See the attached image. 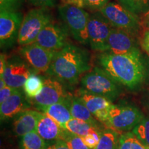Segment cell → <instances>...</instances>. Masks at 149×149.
<instances>
[{
	"instance_id": "6da1fadb",
	"label": "cell",
	"mask_w": 149,
	"mask_h": 149,
	"mask_svg": "<svg viewBox=\"0 0 149 149\" xmlns=\"http://www.w3.org/2000/svg\"><path fill=\"white\" fill-rule=\"evenodd\" d=\"M99 62L115 81L130 90L139 88L146 79V65L140 50L122 54L102 53Z\"/></svg>"
},
{
	"instance_id": "7a4b0ae2",
	"label": "cell",
	"mask_w": 149,
	"mask_h": 149,
	"mask_svg": "<svg viewBox=\"0 0 149 149\" xmlns=\"http://www.w3.org/2000/svg\"><path fill=\"white\" fill-rule=\"evenodd\" d=\"M90 68L88 51L68 44L56 53L47 73L59 81L74 84Z\"/></svg>"
},
{
	"instance_id": "3957f363",
	"label": "cell",
	"mask_w": 149,
	"mask_h": 149,
	"mask_svg": "<svg viewBox=\"0 0 149 149\" xmlns=\"http://www.w3.org/2000/svg\"><path fill=\"white\" fill-rule=\"evenodd\" d=\"M58 12L72 38L79 44L89 45L88 22L90 14L84 8L70 3L59 6Z\"/></svg>"
},
{
	"instance_id": "277c9868",
	"label": "cell",
	"mask_w": 149,
	"mask_h": 149,
	"mask_svg": "<svg viewBox=\"0 0 149 149\" xmlns=\"http://www.w3.org/2000/svg\"><path fill=\"white\" fill-rule=\"evenodd\" d=\"M82 88L92 93L104 97L111 101L115 100L120 95L117 82L102 68L95 66L91 71L81 77Z\"/></svg>"
},
{
	"instance_id": "5b68a950",
	"label": "cell",
	"mask_w": 149,
	"mask_h": 149,
	"mask_svg": "<svg viewBox=\"0 0 149 149\" xmlns=\"http://www.w3.org/2000/svg\"><path fill=\"white\" fill-rule=\"evenodd\" d=\"M48 8H35L26 14L19 31L17 44L23 46L35 42L42 29L51 22Z\"/></svg>"
},
{
	"instance_id": "8992f818",
	"label": "cell",
	"mask_w": 149,
	"mask_h": 149,
	"mask_svg": "<svg viewBox=\"0 0 149 149\" xmlns=\"http://www.w3.org/2000/svg\"><path fill=\"white\" fill-rule=\"evenodd\" d=\"M99 12L113 28L122 30L133 35L137 34L140 29L141 22L137 15L128 10L120 3L110 1Z\"/></svg>"
},
{
	"instance_id": "52a82bcc",
	"label": "cell",
	"mask_w": 149,
	"mask_h": 149,
	"mask_svg": "<svg viewBox=\"0 0 149 149\" xmlns=\"http://www.w3.org/2000/svg\"><path fill=\"white\" fill-rule=\"evenodd\" d=\"M144 118V115L137 108L113 104L105 124L117 132H128L133 130Z\"/></svg>"
},
{
	"instance_id": "ba28073f",
	"label": "cell",
	"mask_w": 149,
	"mask_h": 149,
	"mask_svg": "<svg viewBox=\"0 0 149 149\" xmlns=\"http://www.w3.org/2000/svg\"><path fill=\"white\" fill-rule=\"evenodd\" d=\"M112 26L102 15L94 13L89 15L88 35L89 46L93 51L104 53Z\"/></svg>"
},
{
	"instance_id": "9c48e42d",
	"label": "cell",
	"mask_w": 149,
	"mask_h": 149,
	"mask_svg": "<svg viewBox=\"0 0 149 149\" xmlns=\"http://www.w3.org/2000/svg\"><path fill=\"white\" fill-rule=\"evenodd\" d=\"M23 17L16 10L0 11V45L1 48H10L17 42L19 31Z\"/></svg>"
},
{
	"instance_id": "30bf717a",
	"label": "cell",
	"mask_w": 149,
	"mask_h": 149,
	"mask_svg": "<svg viewBox=\"0 0 149 149\" xmlns=\"http://www.w3.org/2000/svg\"><path fill=\"white\" fill-rule=\"evenodd\" d=\"M20 55L31 68L39 72H47L57 52L42 47L36 42L22 46Z\"/></svg>"
},
{
	"instance_id": "8fae6325",
	"label": "cell",
	"mask_w": 149,
	"mask_h": 149,
	"mask_svg": "<svg viewBox=\"0 0 149 149\" xmlns=\"http://www.w3.org/2000/svg\"><path fill=\"white\" fill-rule=\"evenodd\" d=\"M68 33L65 26L51 21L42 29L35 42L46 49L57 52L68 44Z\"/></svg>"
},
{
	"instance_id": "7c38bea8",
	"label": "cell",
	"mask_w": 149,
	"mask_h": 149,
	"mask_svg": "<svg viewBox=\"0 0 149 149\" xmlns=\"http://www.w3.org/2000/svg\"><path fill=\"white\" fill-rule=\"evenodd\" d=\"M69 98L60 81L55 78H47L44 80L42 91L33 100L38 109L41 110L44 107L66 101Z\"/></svg>"
},
{
	"instance_id": "4fadbf2b",
	"label": "cell",
	"mask_w": 149,
	"mask_h": 149,
	"mask_svg": "<svg viewBox=\"0 0 149 149\" xmlns=\"http://www.w3.org/2000/svg\"><path fill=\"white\" fill-rule=\"evenodd\" d=\"M77 97L83 102L97 120L104 124L107 122L109 111L113 105L112 101L104 97L92 94L83 88L78 91Z\"/></svg>"
},
{
	"instance_id": "5bb4252c",
	"label": "cell",
	"mask_w": 149,
	"mask_h": 149,
	"mask_svg": "<svg viewBox=\"0 0 149 149\" xmlns=\"http://www.w3.org/2000/svg\"><path fill=\"white\" fill-rule=\"evenodd\" d=\"M136 50L139 49L134 35L122 30L113 28L107 40L104 53L122 54Z\"/></svg>"
},
{
	"instance_id": "9a60e30c",
	"label": "cell",
	"mask_w": 149,
	"mask_h": 149,
	"mask_svg": "<svg viewBox=\"0 0 149 149\" xmlns=\"http://www.w3.org/2000/svg\"><path fill=\"white\" fill-rule=\"evenodd\" d=\"M31 73L26 64L19 59L7 61L2 77L9 86L19 89L23 87L26 79Z\"/></svg>"
},
{
	"instance_id": "2e32d148",
	"label": "cell",
	"mask_w": 149,
	"mask_h": 149,
	"mask_svg": "<svg viewBox=\"0 0 149 149\" xmlns=\"http://www.w3.org/2000/svg\"><path fill=\"white\" fill-rule=\"evenodd\" d=\"M29 106L23 95L19 90L5 100L0 106L1 120H8L26 111Z\"/></svg>"
},
{
	"instance_id": "e0dca14e",
	"label": "cell",
	"mask_w": 149,
	"mask_h": 149,
	"mask_svg": "<svg viewBox=\"0 0 149 149\" xmlns=\"http://www.w3.org/2000/svg\"><path fill=\"white\" fill-rule=\"evenodd\" d=\"M42 113L36 111H26L19 115L13 123L14 133L17 136H23L37 130L39 120Z\"/></svg>"
},
{
	"instance_id": "ac0fdd59",
	"label": "cell",
	"mask_w": 149,
	"mask_h": 149,
	"mask_svg": "<svg viewBox=\"0 0 149 149\" xmlns=\"http://www.w3.org/2000/svg\"><path fill=\"white\" fill-rule=\"evenodd\" d=\"M64 130L65 128H63L45 113H42L37 128V132L39 135L44 140L47 141L61 139Z\"/></svg>"
},
{
	"instance_id": "d6986e66",
	"label": "cell",
	"mask_w": 149,
	"mask_h": 149,
	"mask_svg": "<svg viewBox=\"0 0 149 149\" xmlns=\"http://www.w3.org/2000/svg\"><path fill=\"white\" fill-rule=\"evenodd\" d=\"M70 101L71 98L70 97L64 102L42 108L41 111H43L44 113L51 117L61 127L64 128L65 124L72 118L70 109Z\"/></svg>"
},
{
	"instance_id": "ffe728a7",
	"label": "cell",
	"mask_w": 149,
	"mask_h": 149,
	"mask_svg": "<svg viewBox=\"0 0 149 149\" xmlns=\"http://www.w3.org/2000/svg\"><path fill=\"white\" fill-rule=\"evenodd\" d=\"M70 113L73 118H77L88 123L94 128L98 129L97 120L93 117L92 113L85 106L83 102L77 97L71 98L70 106Z\"/></svg>"
},
{
	"instance_id": "44dd1931",
	"label": "cell",
	"mask_w": 149,
	"mask_h": 149,
	"mask_svg": "<svg viewBox=\"0 0 149 149\" xmlns=\"http://www.w3.org/2000/svg\"><path fill=\"white\" fill-rule=\"evenodd\" d=\"M120 136L116 130L109 128L100 134V139L95 149H117Z\"/></svg>"
},
{
	"instance_id": "7402d4cb",
	"label": "cell",
	"mask_w": 149,
	"mask_h": 149,
	"mask_svg": "<svg viewBox=\"0 0 149 149\" xmlns=\"http://www.w3.org/2000/svg\"><path fill=\"white\" fill-rule=\"evenodd\" d=\"M46 146L44 139L37 130L23 135L20 141L21 149H46Z\"/></svg>"
},
{
	"instance_id": "603a6c76",
	"label": "cell",
	"mask_w": 149,
	"mask_h": 149,
	"mask_svg": "<svg viewBox=\"0 0 149 149\" xmlns=\"http://www.w3.org/2000/svg\"><path fill=\"white\" fill-rule=\"evenodd\" d=\"M64 128L70 133L75 134L81 137H84L93 130L97 129L88 123L73 117L65 124Z\"/></svg>"
},
{
	"instance_id": "cb8c5ba5",
	"label": "cell",
	"mask_w": 149,
	"mask_h": 149,
	"mask_svg": "<svg viewBox=\"0 0 149 149\" xmlns=\"http://www.w3.org/2000/svg\"><path fill=\"white\" fill-rule=\"evenodd\" d=\"M44 86V80L35 74H31L23 86L24 93L28 97L33 99L40 94Z\"/></svg>"
},
{
	"instance_id": "d4e9b609",
	"label": "cell",
	"mask_w": 149,
	"mask_h": 149,
	"mask_svg": "<svg viewBox=\"0 0 149 149\" xmlns=\"http://www.w3.org/2000/svg\"><path fill=\"white\" fill-rule=\"evenodd\" d=\"M117 149H148L137 137L132 133L127 132L120 135Z\"/></svg>"
},
{
	"instance_id": "484cf974",
	"label": "cell",
	"mask_w": 149,
	"mask_h": 149,
	"mask_svg": "<svg viewBox=\"0 0 149 149\" xmlns=\"http://www.w3.org/2000/svg\"><path fill=\"white\" fill-rule=\"evenodd\" d=\"M119 3L135 15L149 10V0H117Z\"/></svg>"
},
{
	"instance_id": "4316f807",
	"label": "cell",
	"mask_w": 149,
	"mask_h": 149,
	"mask_svg": "<svg viewBox=\"0 0 149 149\" xmlns=\"http://www.w3.org/2000/svg\"><path fill=\"white\" fill-rule=\"evenodd\" d=\"M64 3L75 5L81 8L91 10H100L110 2V0H63Z\"/></svg>"
},
{
	"instance_id": "83f0119b",
	"label": "cell",
	"mask_w": 149,
	"mask_h": 149,
	"mask_svg": "<svg viewBox=\"0 0 149 149\" xmlns=\"http://www.w3.org/2000/svg\"><path fill=\"white\" fill-rule=\"evenodd\" d=\"M133 133L137 138L149 149V120L144 118L133 128Z\"/></svg>"
},
{
	"instance_id": "f1b7e54d",
	"label": "cell",
	"mask_w": 149,
	"mask_h": 149,
	"mask_svg": "<svg viewBox=\"0 0 149 149\" xmlns=\"http://www.w3.org/2000/svg\"><path fill=\"white\" fill-rule=\"evenodd\" d=\"M61 140L64 141L70 149H90L85 144L82 137L65 129Z\"/></svg>"
},
{
	"instance_id": "f546056e",
	"label": "cell",
	"mask_w": 149,
	"mask_h": 149,
	"mask_svg": "<svg viewBox=\"0 0 149 149\" xmlns=\"http://www.w3.org/2000/svg\"><path fill=\"white\" fill-rule=\"evenodd\" d=\"M100 134L101 133L98 131L97 129L93 130L88 135L82 137L85 144L90 149H95L97 146L100 139Z\"/></svg>"
},
{
	"instance_id": "4dcf8cb0",
	"label": "cell",
	"mask_w": 149,
	"mask_h": 149,
	"mask_svg": "<svg viewBox=\"0 0 149 149\" xmlns=\"http://www.w3.org/2000/svg\"><path fill=\"white\" fill-rule=\"evenodd\" d=\"M29 2L35 8H52L56 5L57 0H29Z\"/></svg>"
},
{
	"instance_id": "1f68e13d",
	"label": "cell",
	"mask_w": 149,
	"mask_h": 149,
	"mask_svg": "<svg viewBox=\"0 0 149 149\" xmlns=\"http://www.w3.org/2000/svg\"><path fill=\"white\" fill-rule=\"evenodd\" d=\"M22 0H0V10H16Z\"/></svg>"
},
{
	"instance_id": "d6a6232c",
	"label": "cell",
	"mask_w": 149,
	"mask_h": 149,
	"mask_svg": "<svg viewBox=\"0 0 149 149\" xmlns=\"http://www.w3.org/2000/svg\"><path fill=\"white\" fill-rule=\"evenodd\" d=\"M18 91L19 89L13 88L8 85L6 86L4 88H0V104L3 103L5 100H6Z\"/></svg>"
},
{
	"instance_id": "836d02e7",
	"label": "cell",
	"mask_w": 149,
	"mask_h": 149,
	"mask_svg": "<svg viewBox=\"0 0 149 149\" xmlns=\"http://www.w3.org/2000/svg\"><path fill=\"white\" fill-rule=\"evenodd\" d=\"M46 149H70L67 146L64 141L59 139L52 143L51 144H48L46 146Z\"/></svg>"
},
{
	"instance_id": "e575fe53",
	"label": "cell",
	"mask_w": 149,
	"mask_h": 149,
	"mask_svg": "<svg viewBox=\"0 0 149 149\" xmlns=\"http://www.w3.org/2000/svg\"><path fill=\"white\" fill-rule=\"evenodd\" d=\"M141 46L149 56V29H146L144 33Z\"/></svg>"
},
{
	"instance_id": "d590c367",
	"label": "cell",
	"mask_w": 149,
	"mask_h": 149,
	"mask_svg": "<svg viewBox=\"0 0 149 149\" xmlns=\"http://www.w3.org/2000/svg\"><path fill=\"white\" fill-rule=\"evenodd\" d=\"M7 60L6 58V56L4 54H1V59H0V74L2 75L4 71V69L6 66Z\"/></svg>"
},
{
	"instance_id": "8d00e7d4",
	"label": "cell",
	"mask_w": 149,
	"mask_h": 149,
	"mask_svg": "<svg viewBox=\"0 0 149 149\" xmlns=\"http://www.w3.org/2000/svg\"><path fill=\"white\" fill-rule=\"evenodd\" d=\"M141 22H142V24L146 28V30L149 29V10L143 14L142 19Z\"/></svg>"
},
{
	"instance_id": "74e56055",
	"label": "cell",
	"mask_w": 149,
	"mask_h": 149,
	"mask_svg": "<svg viewBox=\"0 0 149 149\" xmlns=\"http://www.w3.org/2000/svg\"><path fill=\"white\" fill-rule=\"evenodd\" d=\"M7 84H6L5 81L3 80L2 77H0V88H3L6 86Z\"/></svg>"
},
{
	"instance_id": "f35d334b",
	"label": "cell",
	"mask_w": 149,
	"mask_h": 149,
	"mask_svg": "<svg viewBox=\"0 0 149 149\" xmlns=\"http://www.w3.org/2000/svg\"><path fill=\"white\" fill-rule=\"evenodd\" d=\"M1 149H2V148H1Z\"/></svg>"
}]
</instances>
